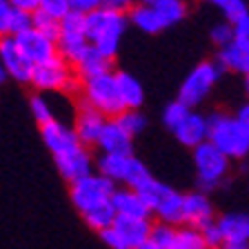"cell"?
Here are the masks:
<instances>
[{"label": "cell", "mask_w": 249, "mask_h": 249, "mask_svg": "<svg viewBox=\"0 0 249 249\" xmlns=\"http://www.w3.org/2000/svg\"><path fill=\"white\" fill-rule=\"evenodd\" d=\"M111 205H114L118 216H131V218H151L154 216L151 209L145 205V200L140 198V194L129 189V187L116 189L114 198H111Z\"/></svg>", "instance_id": "20"}, {"label": "cell", "mask_w": 249, "mask_h": 249, "mask_svg": "<svg viewBox=\"0 0 249 249\" xmlns=\"http://www.w3.org/2000/svg\"><path fill=\"white\" fill-rule=\"evenodd\" d=\"M16 7L9 0H0V38L11 36V25H14Z\"/></svg>", "instance_id": "37"}, {"label": "cell", "mask_w": 249, "mask_h": 249, "mask_svg": "<svg viewBox=\"0 0 249 249\" xmlns=\"http://www.w3.org/2000/svg\"><path fill=\"white\" fill-rule=\"evenodd\" d=\"M116 83H118V91L127 109H140V105L145 103V89L140 85L136 76L129 71H116Z\"/></svg>", "instance_id": "22"}, {"label": "cell", "mask_w": 249, "mask_h": 249, "mask_svg": "<svg viewBox=\"0 0 249 249\" xmlns=\"http://www.w3.org/2000/svg\"><path fill=\"white\" fill-rule=\"evenodd\" d=\"M236 118L240 120V124H243L245 129H247V134H249V103L240 105V109L236 111Z\"/></svg>", "instance_id": "45"}, {"label": "cell", "mask_w": 249, "mask_h": 249, "mask_svg": "<svg viewBox=\"0 0 249 249\" xmlns=\"http://www.w3.org/2000/svg\"><path fill=\"white\" fill-rule=\"evenodd\" d=\"M140 198L151 209L154 216H158L160 223L167 225H182V212H185V194L171 189L165 182H158L154 178L142 189H138Z\"/></svg>", "instance_id": "3"}, {"label": "cell", "mask_w": 249, "mask_h": 249, "mask_svg": "<svg viewBox=\"0 0 249 249\" xmlns=\"http://www.w3.org/2000/svg\"><path fill=\"white\" fill-rule=\"evenodd\" d=\"M223 71L225 69L220 67V62L218 60L216 62L207 60V62L196 65L192 71L187 73L185 80H182L180 91H178V100H182L187 107H196V105H200L202 100L212 93V89L216 87V83L220 80Z\"/></svg>", "instance_id": "5"}, {"label": "cell", "mask_w": 249, "mask_h": 249, "mask_svg": "<svg viewBox=\"0 0 249 249\" xmlns=\"http://www.w3.org/2000/svg\"><path fill=\"white\" fill-rule=\"evenodd\" d=\"M11 5L16 7V9H20V11H38V7H40V0H9Z\"/></svg>", "instance_id": "44"}, {"label": "cell", "mask_w": 249, "mask_h": 249, "mask_svg": "<svg viewBox=\"0 0 249 249\" xmlns=\"http://www.w3.org/2000/svg\"><path fill=\"white\" fill-rule=\"evenodd\" d=\"M140 2H145V5H156L158 0H140Z\"/></svg>", "instance_id": "49"}, {"label": "cell", "mask_w": 249, "mask_h": 249, "mask_svg": "<svg viewBox=\"0 0 249 249\" xmlns=\"http://www.w3.org/2000/svg\"><path fill=\"white\" fill-rule=\"evenodd\" d=\"M56 167L60 171V176L71 185V182L80 180V178L89 176L93 174L91 167H93V160L89 156L87 147H78V149L69 151L65 156H56Z\"/></svg>", "instance_id": "14"}, {"label": "cell", "mask_w": 249, "mask_h": 249, "mask_svg": "<svg viewBox=\"0 0 249 249\" xmlns=\"http://www.w3.org/2000/svg\"><path fill=\"white\" fill-rule=\"evenodd\" d=\"M83 98L91 105L96 111L107 116L109 120H116L120 114L127 111L123 98L118 91V83H116V73L109 76H100L96 80H89L83 87Z\"/></svg>", "instance_id": "6"}, {"label": "cell", "mask_w": 249, "mask_h": 249, "mask_svg": "<svg viewBox=\"0 0 249 249\" xmlns=\"http://www.w3.org/2000/svg\"><path fill=\"white\" fill-rule=\"evenodd\" d=\"M151 218H131V216H118L114 223V229L124 238V243L131 249L145 245L151 236Z\"/></svg>", "instance_id": "17"}, {"label": "cell", "mask_w": 249, "mask_h": 249, "mask_svg": "<svg viewBox=\"0 0 249 249\" xmlns=\"http://www.w3.org/2000/svg\"><path fill=\"white\" fill-rule=\"evenodd\" d=\"M34 29V14L31 11H20L16 9L14 16V25H11V36H20V34H27V31Z\"/></svg>", "instance_id": "38"}, {"label": "cell", "mask_w": 249, "mask_h": 249, "mask_svg": "<svg viewBox=\"0 0 249 249\" xmlns=\"http://www.w3.org/2000/svg\"><path fill=\"white\" fill-rule=\"evenodd\" d=\"M225 249H249V247H225Z\"/></svg>", "instance_id": "50"}, {"label": "cell", "mask_w": 249, "mask_h": 249, "mask_svg": "<svg viewBox=\"0 0 249 249\" xmlns=\"http://www.w3.org/2000/svg\"><path fill=\"white\" fill-rule=\"evenodd\" d=\"M71 40H87V16L73 9L60 20V42Z\"/></svg>", "instance_id": "25"}, {"label": "cell", "mask_w": 249, "mask_h": 249, "mask_svg": "<svg viewBox=\"0 0 249 249\" xmlns=\"http://www.w3.org/2000/svg\"><path fill=\"white\" fill-rule=\"evenodd\" d=\"M209 38H212V42L216 47H229L233 42V25L231 22H218V25L212 27V34H209Z\"/></svg>", "instance_id": "35"}, {"label": "cell", "mask_w": 249, "mask_h": 249, "mask_svg": "<svg viewBox=\"0 0 249 249\" xmlns=\"http://www.w3.org/2000/svg\"><path fill=\"white\" fill-rule=\"evenodd\" d=\"M138 5V0H105V7H109V9H116V11H127V9H134V7Z\"/></svg>", "instance_id": "43"}, {"label": "cell", "mask_w": 249, "mask_h": 249, "mask_svg": "<svg viewBox=\"0 0 249 249\" xmlns=\"http://www.w3.org/2000/svg\"><path fill=\"white\" fill-rule=\"evenodd\" d=\"M29 105H31V114H34V118H36L38 123H40V127L53 120L52 107H49V103H47L42 96H31Z\"/></svg>", "instance_id": "36"}, {"label": "cell", "mask_w": 249, "mask_h": 249, "mask_svg": "<svg viewBox=\"0 0 249 249\" xmlns=\"http://www.w3.org/2000/svg\"><path fill=\"white\" fill-rule=\"evenodd\" d=\"M105 7V0H71V9L80 11V14H91V11Z\"/></svg>", "instance_id": "42"}, {"label": "cell", "mask_w": 249, "mask_h": 249, "mask_svg": "<svg viewBox=\"0 0 249 249\" xmlns=\"http://www.w3.org/2000/svg\"><path fill=\"white\" fill-rule=\"evenodd\" d=\"M129 20L134 22L140 31H145V34H158V31L167 29V27L162 25L158 11L154 9V5H145V2L136 5L134 9L129 11Z\"/></svg>", "instance_id": "23"}, {"label": "cell", "mask_w": 249, "mask_h": 249, "mask_svg": "<svg viewBox=\"0 0 249 249\" xmlns=\"http://www.w3.org/2000/svg\"><path fill=\"white\" fill-rule=\"evenodd\" d=\"M40 136H42V140H45L47 149L53 154V158H56V156L69 154V151L78 149V147H83L80 140H78V136H76V131L69 129L67 124L58 123V120H52V123L42 124Z\"/></svg>", "instance_id": "12"}, {"label": "cell", "mask_w": 249, "mask_h": 249, "mask_svg": "<svg viewBox=\"0 0 249 249\" xmlns=\"http://www.w3.org/2000/svg\"><path fill=\"white\" fill-rule=\"evenodd\" d=\"M100 238H103V243L107 245V247H111V249H131L129 245L124 243V238L120 236L118 231H116L114 227H111V229H105V231H100Z\"/></svg>", "instance_id": "41"}, {"label": "cell", "mask_w": 249, "mask_h": 249, "mask_svg": "<svg viewBox=\"0 0 249 249\" xmlns=\"http://www.w3.org/2000/svg\"><path fill=\"white\" fill-rule=\"evenodd\" d=\"M213 223V205L207 194L192 192L185 194V212H182V225L192 229H205Z\"/></svg>", "instance_id": "13"}, {"label": "cell", "mask_w": 249, "mask_h": 249, "mask_svg": "<svg viewBox=\"0 0 249 249\" xmlns=\"http://www.w3.org/2000/svg\"><path fill=\"white\" fill-rule=\"evenodd\" d=\"M174 249H209V245L205 243L200 229H192V227H182L178 229V238Z\"/></svg>", "instance_id": "32"}, {"label": "cell", "mask_w": 249, "mask_h": 249, "mask_svg": "<svg viewBox=\"0 0 249 249\" xmlns=\"http://www.w3.org/2000/svg\"><path fill=\"white\" fill-rule=\"evenodd\" d=\"M134 156H114V154H103L96 160V167H98V174H103L105 178L114 182H123L127 180V174H129V167Z\"/></svg>", "instance_id": "21"}, {"label": "cell", "mask_w": 249, "mask_h": 249, "mask_svg": "<svg viewBox=\"0 0 249 249\" xmlns=\"http://www.w3.org/2000/svg\"><path fill=\"white\" fill-rule=\"evenodd\" d=\"M5 78H7V71L2 67V62H0V83H5Z\"/></svg>", "instance_id": "47"}, {"label": "cell", "mask_w": 249, "mask_h": 249, "mask_svg": "<svg viewBox=\"0 0 249 249\" xmlns=\"http://www.w3.org/2000/svg\"><path fill=\"white\" fill-rule=\"evenodd\" d=\"M245 91H247V96H249V76H245Z\"/></svg>", "instance_id": "48"}, {"label": "cell", "mask_w": 249, "mask_h": 249, "mask_svg": "<svg viewBox=\"0 0 249 249\" xmlns=\"http://www.w3.org/2000/svg\"><path fill=\"white\" fill-rule=\"evenodd\" d=\"M194 167L198 174V187L202 194L213 192L225 182L229 174V158L212 142L194 149Z\"/></svg>", "instance_id": "4"}, {"label": "cell", "mask_w": 249, "mask_h": 249, "mask_svg": "<svg viewBox=\"0 0 249 249\" xmlns=\"http://www.w3.org/2000/svg\"><path fill=\"white\" fill-rule=\"evenodd\" d=\"M107 123H109L107 116H103L100 111H96L87 100L80 98V103H78L76 127H73L78 140H80V145L83 147H91V145L98 147V140H100V136H103Z\"/></svg>", "instance_id": "9"}, {"label": "cell", "mask_w": 249, "mask_h": 249, "mask_svg": "<svg viewBox=\"0 0 249 249\" xmlns=\"http://www.w3.org/2000/svg\"><path fill=\"white\" fill-rule=\"evenodd\" d=\"M174 136H176V140L180 142V145L189 147V149H196V147L205 145V142H209V123H207V116H200L196 114V111H192V114L187 116V120L178 127L176 131H174Z\"/></svg>", "instance_id": "16"}, {"label": "cell", "mask_w": 249, "mask_h": 249, "mask_svg": "<svg viewBox=\"0 0 249 249\" xmlns=\"http://www.w3.org/2000/svg\"><path fill=\"white\" fill-rule=\"evenodd\" d=\"M116 189L118 187H116L114 180H109V178H105L103 174L96 171V174H89V176L71 182L69 194H71V202L76 205V209L80 213H85L93 207L105 205V202H111Z\"/></svg>", "instance_id": "7"}, {"label": "cell", "mask_w": 249, "mask_h": 249, "mask_svg": "<svg viewBox=\"0 0 249 249\" xmlns=\"http://www.w3.org/2000/svg\"><path fill=\"white\" fill-rule=\"evenodd\" d=\"M0 62H2L7 76H11L18 83H31L34 65L27 60V56L22 53V49L18 47V40L14 36L0 38Z\"/></svg>", "instance_id": "10"}, {"label": "cell", "mask_w": 249, "mask_h": 249, "mask_svg": "<svg viewBox=\"0 0 249 249\" xmlns=\"http://www.w3.org/2000/svg\"><path fill=\"white\" fill-rule=\"evenodd\" d=\"M218 62L223 69H229V71L243 73V76H249V52L240 49L231 42L229 47H223L218 52Z\"/></svg>", "instance_id": "24"}, {"label": "cell", "mask_w": 249, "mask_h": 249, "mask_svg": "<svg viewBox=\"0 0 249 249\" xmlns=\"http://www.w3.org/2000/svg\"><path fill=\"white\" fill-rule=\"evenodd\" d=\"M233 45L249 52V16H245L243 20L233 25Z\"/></svg>", "instance_id": "39"}, {"label": "cell", "mask_w": 249, "mask_h": 249, "mask_svg": "<svg viewBox=\"0 0 249 249\" xmlns=\"http://www.w3.org/2000/svg\"><path fill=\"white\" fill-rule=\"evenodd\" d=\"M40 11H45L47 16H52L56 20H62L65 16H69L71 11V0H40Z\"/></svg>", "instance_id": "34"}, {"label": "cell", "mask_w": 249, "mask_h": 249, "mask_svg": "<svg viewBox=\"0 0 249 249\" xmlns=\"http://www.w3.org/2000/svg\"><path fill=\"white\" fill-rule=\"evenodd\" d=\"M207 123H209V142L213 147H218L229 160H233V158H247L249 134L236 116L216 111V114L207 116Z\"/></svg>", "instance_id": "2"}, {"label": "cell", "mask_w": 249, "mask_h": 249, "mask_svg": "<svg viewBox=\"0 0 249 249\" xmlns=\"http://www.w3.org/2000/svg\"><path fill=\"white\" fill-rule=\"evenodd\" d=\"M154 9L158 11V16H160V20L165 27L176 25V22H180L187 16L185 0H158L154 5Z\"/></svg>", "instance_id": "27"}, {"label": "cell", "mask_w": 249, "mask_h": 249, "mask_svg": "<svg viewBox=\"0 0 249 249\" xmlns=\"http://www.w3.org/2000/svg\"><path fill=\"white\" fill-rule=\"evenodd\" d=\"M116 123H118L131 138L138 136L140 131H145V127H147V118L140 114V109H127L124 114H120L118 118H116Z\"/></svg>", "instance_id": "33"}, {"label": "cell", "mask_w": 249, "mask_h": 249, "mask_svg": "<svg viewBox=\"0 0 249 249\" xmlns=\"http://www.w3.org/2000/svg\"><path fill=\"white\" fill-rule=\"evenodd\" d=\"M225 247H249V213H225L216 220Z\"/></svg>", "instance_id": "15"}, {"label": "cell", "mask_w": 249, "mask_h": 249, "mask_svg": "<svg viewBox=\"0 0 249 249\" xmlns=\"http://www.w3.org/2000/svg\"><path fill=\"white\" fill-rule=\"evenodd\" d=\"M76 76L85 83L89 80H96L100 76H109V73H114V58H107L105 53H100L96 47H91L87 52V56L76 65Z\"/></svg>", "instance_id": "18"}, {"label": "cell", "mask_w": 249, "mask_h": 249, "mask_svg": "<svg viewBox=\"0 0 249 249\" xmlns=\"http://www.w3.org/2000/svg\"><path fill=\"white\" fill-rule=\"evenodd\" d=\"M192 111H194V109L187 107L182 100H174V103H169L165 107V111H162V123H165L167 129L176 131L178 127H180V124L187 120V116L192 114Z\"/></svg>", "instance_id": "28"}, {"label": "cell", "mask_w": 249, "mask_h": 249, "mask_svg": "<svg viewBox=\"0 0 249 249\" xmlns=\"http://www.w3.org/2000/svg\"><path fill=\"white\" fill-rule=\"evenodd\" d=\"M202 236H205V243L209 245V249H225V240H223V233H220V227L218 223H209L205 229H200Z\"/></svg>", "instance_id": "40"}, {"label": "cell", "mask_w": 249, "mask_h": 249, "mask_svg": "<svg viewBox=\"0 0 249 249\" xmlns=\"http://www.w3.org/2000/svg\"><path fill=\"white\" fill-rule=\"evenodd\" d=\"M207 2H212L213 7H218V9L223 11V16L231 25H236L238 20H243L245 16H249L245 0H207Z\"/></svg>", "instance_id": "31"}, {"label": "cell", "mask_w": 249, "mask_h": 249, "mask_svg": "<svg viewBox=\"0 0 249 249\" xmlns=\"http://www.w3.org/2000/svg\"><path fill=\"white\" fill-rule=\"evenodd\" d=\"M98 149L103 154H114V156H134V142H131V136L120 127L116 120H109L107 127H105L103 136L98 140Z\"/></svg>", "instance_id": "19"}, {"label": "cell", "mask_w": 249, "mask_h": 249, "mask_svg": "<svg viewBox=\"0 0 249 249\" xmlns=\"http://www.w3.org/2000/svg\"><path fill=\"white\" fill-rule=\"evenodd\" d=\"M136 249H162V247H158L156 243H151V240H147L145 245H140V247H136Z\"/></svg>", "instance_id": "46"}, {"label": "cell", "mask_w": 249, "mask_h": 249, "mask_svg": "<svg viewBox=\"0 0 249 249\" xmlns=\"http://www.w3.org/2000/svg\"><path fill=\"white\" fill-rule=\"evenodd\" d=\"M85 223L89 225L91 229H96V231H105V229H111L116 223V218H118V213H116L114 205L111 202H105V205H100V207H93L89 209V212L83 213Z\"/></svg>", "instance_id": "26"}, {"label": "cell", "mask_w": 249, "mask_h": 249, "mask_svg": "<svg viewBox=\"0 0 249 249\" xmlns=\"http://www.w3.org/2000/svg\"><path fill=\"white\" fill-rule=\"evenodd\" d=\"M73 76H76V71H73L71 65L65 58L56 56L34 67L31 85L40 91H65V87L71 83Z\"/></svg>", "instance_id": "8"}, {"label": "cell", "mask_w": 249, "mask_h": 249, "mask_svg": "<svg viewBox=\"0 0 249 249\" xmlns=\"http://www.w3.org/2000/svg\"><path fill=\"white\" fill-rule=\"evenodd\" d=\"M16 40H18V47L22 49V53H25L27 60H29L34 67H36V65H42V62H47V60H52V58H56V56H60L56 42L45 38L40 31H36V29L16 36Z\"/></svg>", "instance_id": "11"}, {"label": "cell", "mask_w": 249, "mask_h": 249, "mask_svg": "<svg viewBox=\"0 0 249 249\" xmlns=\"http://www.w3.org/2000/svg\"><path fill=\"white\" fill-rule=\"evenodd\" d=\"M176 238H178L176 225H167V223H160V220L154 223V227H151V236H149L151 243H156L162 249H174Z\"/></svg>", "instance_id": "30"}, {"label": "cell", "mask_w": 249, "mask_h": 249, "mask_svg": "<svg viewBox=\"0 0 249 249\" xmlns=\"http://www.w3.org/2000/svg\"><path fill=\"white\" fill-rule=\"evenodd\" d=\"M34 29L40 31L45 38L53 40L58 45L60 42V20L52 18V16H47L45 11H34Z\"/></svg>", "instance_id": "29"}, {"label": "cell", "mask_w": 249, "mask_h": 249, "mask_svg": "<svg viewBox=\"0 0 249 249\" xmlns=\"http://www.w3.org/2000/svg\"><path fill=\"white\" fill-rule=\"evenodd\" d=\"M124 29H127V16L123 11L100 7L87 14V40L107 58H114L118 53Z\"/></svg>", "instance_id": "1"}]
</instances>
